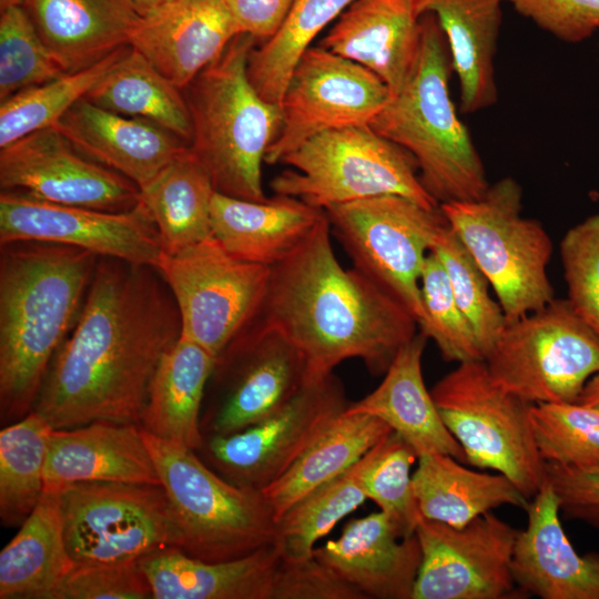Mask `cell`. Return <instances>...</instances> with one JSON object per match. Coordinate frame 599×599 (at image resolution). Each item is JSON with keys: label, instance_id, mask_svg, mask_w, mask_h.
Here are the masks:
<instances>
[{"label": "cell", "instance_id": "cell-29", "mask_svg": "<svg viewBox=\"0 0 599 599\" xmlns=\"http://www.w3.org/2000/svg\"><path fill=\"white\" fill-rule=\"evenodd\" d=\"M280 548L273 544L240 559L209 562L176 547L139 559L153 599H273Z\"/></svg>", "mask_w": 599, "mask_h": 599}, {"label": "cell", "instance_id": "cell-22", "mask_svg": "<svg viewBox=\"0 0 599 599\" xmlns=\"http://www.w3.org/2000/svg\"><path fill=\"white\" fill-rule=\"evenodd\" d=\"M313 556L365 598L412 599L422 564L416 535L405 536L383 511L349 520Z\"/></svg>", "mask_w": 599, "mask_h": 599}, {"label": "cell", "instance_id": "cell-27", "mask_svg": "<svg viewBox=\"0 0 599 599\" xmlns=\"http://www.w3.org/2000/svg\"><path fill=\"white\" fill-rule=\"evenodd\" d=\"M325 211L287 195L251 201L215 192L212 236L234 257L272 267L311 234Z\"/></svg>", "mask_w": 599, "mask_h": 599}, {"label": "cell", "instance_id": "cell-15", "mask_svg": "<svg viewBox=\"0 0 599 599\" xmlns=\"http://www.w3.org/2000/svg\"><path fill=\"white\" fill-rule=\"evenodd\" d=\"M347 405L343 383L332 373L305 384L257 424L204 438L195 453L231 484L262 490L284 475Z\"/></svg>", "mask_w": 599, "mask_h": 599}, {"label": "cell", "instance_id": "cell-36", "mask_svg": "<svg viewBox=\"0 0 599 599\" xmlns=\"http://www.w3.org/2000/svg\"><path fill=\"white\" fill-rule=\"evenodd\" d=\"M85 99L114 113L154 122L187 145L191 142V118L183 90L130 45Z\"/></svg>", "mask_w": 599, "mask_h": 599}, {"label": "cell", "instance_id": "cell-53", "mask_svg": "<svg viewBox=\"0 0 599 599\" xmlns=\"http://www.w3.org/2000/svg\"><path fill=\"white\" fill-rule=\"evenodd\" d=\"M136 4L140 7L143 13L148 12L149 10L158 7L165 0H134Z\"/></svg>", "mask_w": 599, "mask_h": 599}, {"label": "cell", "instance_id": "cell-18", "mask_svg": "<svg viewBox=\"0 0 599 599\" xmlns=\"http://www.w3.org/2000/svg\"><path fill=\"white\" fill-rule=\"evenodd\" d=\"M18 242L61 244L153 267L163 254L158 229L141 201L130 211L110 212L1 190L0 245Z\"/></svg>", "mask_w": 599, "mask_h": 599}, {"label": "cell", "instance_id": "cell-40", "mask_svg": "<svg viewBox=\"0 0 599 599\" xmlns=\"http://www.w3.org/2000/svg\"><path fill=\"white\" fill-rule=\"evenodd\" d=\"M123 47L85 69L63 73L22 90L0 105V149L38 130L52 126L113 68L126 52Z\"/></svg>", "mask_w": 599, "mask_h": 599}, {"label": "cell", "instance_id": "cell-12", "mask_svg": "<svg viewBox=\"0 0 599 599\" xmlns=\"http://www.w3.org/2000/svg\"><path fill=\"white\" fill-rule=\"evenodd\" d=\"M181 318V335L217 357L256 318L271 267L238 260L213 236L155 265Z\"/></svg>", "mask_w": 599, "mask_h": 599}, {"label": "cell", "instance_id": "cell-30", "mask_svg": "<svg viewBox=\"0 0 599 599\" xmlns=\"http://www.w3.org/2000/svg\"><path fill=\"white\" fill-rule=\"evenodd\" d=\"M502 0H414L418 17L434 14L445 35L460 110L475 113L498 100L495 57Z\"/></svg>", "mask_w": 599, "mask_h": 599}, {"label": "cell", "instance_id": "cell-50", "mask_svg": "<svg viewBox=\"0 0 599 599\" xmlns=\"http://www.w3.org/2000/svg\"><path fill=\"white\" fill-rule=\"evenodd\" d=\"M545 478L566 518L582 521L599 531V466L578 469L545 463Z\"/></svg>", "mask_w": 599, "mask_h": 599}, {"label": "cell", "instance_id": "cell-1", "mask_svg": "<svg viewBox=\"0 0 599 599\" xmlns=\"http://www.w3.org/2000/svg\"><path fill=\"white\" fill-rule=\"evenodd\" d=\"M180 336L177 306L155 267L100 257L33 410L53 429L139 425L150 382Z\"/></svg>", "mask_w": 599, "mask_h": 599}, {"label": "cell", "instance_id": "cell-8", "mask_svg": "<svg viewBox=\"0 0 599 599\" xmlns=\"http://www.w3.org/2000/svg\"><path fill=\"white\" fill-rule=\"evenodd\" d=\"M290 166L275 175V194L326 209L367 197L394 194L427 207L438 203L423 186L415 159L369 124L323 132L286 154Z\"/></svg>", "mask_w": 599, "mask_h": 599}, {"label": "cell", "instance_id": "cell-34", "mask_svg": "<svg viewBox=\"0 0 599 599\" xmlns=\"http://www.w3.org/2000/svg\"><path fill=\"white\" fill-rule=\"evenodd\" d=\"M392 432L376 416L344 410L284 475L261 490L275 518L319 485L348 470Z\"/></svg>", "mask_w": 599, "mask_h": 599}, {"label": "cell", "instance_id": "cell-28", "mask_svg": "<svg viewBox=\"0 0 599 599\" xmlns=\"http://www.w3.org/2000/svg\"><path fill=\"white\" fill-rule=\"evenodd\" d=\"M427 339L418 331L399 349L382 383L362 399L348 404L345 413L380 418L413 447L418 457L445 454L466 463L461 446L447 429L432 392L425 385L422 359Z\"/></svg>", "mask_w": 599, "mask_h": 599}, {"label": "cell", "instance_id": "cell-25", "mask_svg": "<svg viewBox=\"0 0 599 599\" xmlns=\"http://www.w3.org/2000/svg\"><path fill=\"white\" fill-rule=\"evenodd\" d=\"M43 475L44 490L55 491L91 481L162 485L141 427L103 420L53 429Z\"/></svg>", "mask_w": 599, "mask_h": 599}, {"label": "cell", "instance_id": "cell-35", "mask_svg": "<svg viewBox=\"0 0 599 599\" xmlns=\"http://www.w3.org/2000/svg\"><path fill=\"white\" fill-rule=\"evenodd\" d=\"M210 175L187 146L148 185L141 203L150 213L163 253L173 254L210 236L215 193Z\"/></svg>", "mask_w": 599, "mask_h": 599}, {"label": "cell", "instance_id": "cell-39", "mask_svg": "<svg viewBox=\"0 0 599 599\" xmlns=\"http://www.w3.org/2000/svg\"><path fill=\"white\" fill-rule=\"evenodd\" d=\"M364 457L339 476L319 485L276 518L282 557L300 561L313 556L315 542L367 499L361 474Z\"/></svg>", "mask_w": 599, "mask_h": 599}, {"label": "cell", "instance_id": "cell-32", "mask_svg": "<svg viewBox=\"0 0 599 599\" xmlns=\"http://www.w3.org/2000/svg\"><path fill=\"white\" fill-rule=\"evenodd\" d=\"M417 461L414 496L420 515L429 520L463 528L498 507L529 506L530 500L502 474L471 470L445 454L422 455Z\"/></svg>", "mask_w": 599, "mask_h": 599}, {"label": "cell", "instance_id": "cell-10", "mask_svg": "<svg viewBox=\"0 0 599 599\" xmlns=\"http://www.w3.org/2000/svg\"><path fill=\"white\" fill-rule=\"evenodd\" d=\"M325 213L354 267L403 305L419 328L425 260L448 226L440 207L386 194L334 205Z\"/></svg>", "mask_w": 599, "mask_h": 599}, {"label": "cell", "instance_id": "cell-2", "mask_svg": "<svg viewBox=\"0 0 599 599\" xmlns=\"http://www.w3.org/2000/svg\"><path fill=\"white\" fill-rule=\"evenodd\" d=\"M325 215L307 238L271 267L267 291L253 322L284 334L303 354L309 380L358 358L385 374L418 333L409 312L355 267L336 257Z\"/></svg>", "mask_w": 599, "mask_h": 599}, {"label": "cell", "instance_id": "cell-37", "mask_svg": "<svg viewBox=\"0 0 599 599\" xmlns=\"http://www.w3.org/2000/svg\"><path fill=\"white\" fill-rule=\"evenodd\" d=\"M354 0H294L274 35L254 47L247 75L268 102L280 104L288 79L302 54L325 27L337 20Z\"/></svg>", "mask_w": 599, "mask_h": 599}, {"label": "cell", "instance_id": "cell-44", "mask_svg": "<svg viewBox=\"0 0 599 599\" xmlns=\"http://www.w3.org/2000/svg\"><path fill=\"white\" fill-rule=\"evenodd\" d=\"M420 293L425 312L418 331L433 339L446 362L485 361L475 332L459 308L446 271L432 251L424 264Z\"/></svg>", "mask_w": 599, "mask_h": 599}, {"label": "cell", "instance_id": "cell-33", "mask_svg": "<svg viewBox=\"0 0 599 599\" xmlns=\"http://www.w3.org/2000/svg\"><path fill=\"white\" fill-rule=\"evenodd\" d=\"M73 567L64 541L60 494L44 490L0 552V598L51 599Z\"/></svg>", "mask_w": 599, "mask_h": 599}, {"label": "cell", "instance_id": "cell-6", "mask_svg": "<svg viewBox=\"0 0 599 599\" xmlns=\"http://www.w3.org/2000/svg\"><path fill=\"white\" fill-rule=\"evenodd\" d=\"M141 430L170 501L179 549L219 562L275 544L276 518L261 490L235 486L194 450Z\"/></svg>", "mask_w": 599, "mask_h": 599}, {"label": "cell", "instance_id": "cell-47", "mask_svg": "<svg viewBox=\"0 0 599 599\" xmlns=\"http://www.w3.org/2000/svg\"><path fill=\"white\" fill-rule=\"evenodd\" d=\"M51 599H153L139 560L74 565Z\"/></svg>", "mask_w": 599, "mask_h": 599}, {"label": "cell", "instance_id": "cell-20", "mask_svg": "<svg viewBox=\"0 0 599 599\" xmlns=\"http://www.w3.org/2000/svg\"><path fill=\"white\" fill-rule=\"evenodd\" d=\"M240 33L224 0H165L142 14L129 45L183 90Z\"/></svg>", "mask_w": 599, "mask_h": 599}, {"label": "cell", "instance_id": "cell-4", "mask_svg": "<svg viewBox=\"0 0 599 599\" xmlns=\"http://www.w3.org/2000/svg\"><path fill=\"white\" fill-rule=\"evenodd\" d=\"M420 20L417 64L369 125L415 159L420 182L438 205L477 200L490 183L449 93L453 69L447 42L434 14Z\"/></svg>", "mask_w": 599, "mask_h": 599}, {"label": "cell", "instance_id": "cell-52", "mask_svg": "<svg viewBox=\"0 0 599 599\" xmlns=\"http://www.w3.org/2000/svg\"><path fill=\"white\" fill-rule=\"evenodd\" d=\"M577 403L599 409V374L593 375L587 382Z\"/></svg>", "mask_w": 599, "mask_h": 599}, {"label": "cell", "instance_id": "cell-14", "mask_svg": "<svg viewBox=\"0 0 599 599\" xmlns=\"http://www.w3.org/2000/svg\"><path fill=\"white\" fill-rule=\"evenodd\" d=\"M308 382L301 351L280 331L253 322L216 357L201 412L203 439L257 424Z\"/></svg>", "mask_w": 599, "mask_h": 599}, {"label": "cell", "instance_id": "cell-7", "mask_svg": "<svg viewBox=\"0 0 599 599\" xmlns=\"http://www.w3.org/2000/svg\"><path fill=\"white\" fill-rule=\"evenodd\" d=\"M439 207L489 281L507 322L555 298L548 276L551 237L541 222L522 215V189L514 177L490 183L477 200Z\"/></svg>", "mask_w": 599, "mask_h": 599}, {"label": "cell", "instance_id": "cell-19", "mask_svg": "<svg viewBox=\"0 0 599 599\" xmlns=\"http://www.w3.org/2000/svg\"><path fill=\"white\" fill-rule=\"evenodd\" d=\"M0 186L52 203L110 212L140 204L139 186L78 152L54 126L0 149Z\"/></svg>", "mask_w": 599, "mask_h": 599}, {"label": "cell", "instance_id": "cell-23", "mask_svg": "<svg viewBox=\"0 0 599 599\" xmlns=\"http://www.w3.org/2000/svg\"><path fill=\"white\" fill-rule=\"evenodd\" d=\"M52 126L85 158L148 185L189 145L163 126L105 110L85 98Z\"/></svg>", "mask_w": 599, "mask_h": 599}, {"label": "cell", "instance_id": "cell-51", "mask_svg": "<svg viewBox=\"0 0 599 599\" xmlns=\"http://www.w3.org/2000/svg\"><path fill=\"white\" fill-rule=\"evenodd\" d=\"M241 33L265 41L276 33L294 0H224Z\"/></svg>", "mask_w": 599, "mask_h": 599}, {"label": "cell", "instance_id": "cell-54", "mask_svg": "<svg viewBox=\"0 0 599 599\" xmlns=\"http://www.w3.org/2000/svg\"><path fill=\"white\" fill-rule=\"evenodd\" d=\"M23 0H0V11L14 7V6H22Z\"/></svg>", "mask_w": 599, "mask_h": 599}, {"label": "cell", "instance_id": "cell-17", "mask_svg": "<svg viewBox=\"0 0 599 599\" xmlns=\"http://www.w3.org/2000/svg\"><path fill=\"white\" fill-rule=\"evenodd\" d=\"M519 530L488 511L463 528L418 519L422 564L412 599H506L521 593L511 559Z\"/></svg>", "mask_w": 599, "mask_h": 599}, {"label": "cell", "instance_id": "cell-13", "mask_svg": "<svg viewBox=\"0 0 599 599\" xmlns=\"http://www.w3.org/2000/svg\"><path fill=\"white\" fill-rule=\"evenodd\" d=\"M59 494L64 541L74 565L139 560L179 547L162 485L78 483Z\"/></svg>", "mask_w": 599, "mask_h": 599}, {"label": "cell", "instance_id": "cell-3", "mask_svg": "<svg viewBox=\"0 0 599 599\" xmlns=\"http://www.w3.org/2000/svg\"><path fill=\"white\" fill-rule=\"evenodd\" d=\"M99 256L78 247L18 242L1 246L0 419L35 405L50 364L75 325Z\"/></svg>", "mask_w": 599, "mask_h": 599}, {"label": "cell", "instance_id": "cell-5", "mask_svg": "<svg viewBox=\"0 0 599 599\" xmlns=\"http://www.w3.org/2000/svg\"><path fill=\"white\" fill-rule=\"evenodd\" d=\"M256 40L236 35L224 52L184 89L192 138L190 150L216 192L237 199H267L262 183L265 155L278 134L282 111L252 85L247 59Z\"/></svg>", "mask_w": 599, "mask_h": 599}, {"label": "cell", "instance_id": "cell-43", "mask_svg": "<svg viewBox=\"0 0 599 599\" xmlns=\"http://www.w3.org/2000/svg\"><path fill=\"white\" fill-rule=\"evenodd\" d=\"M418 458L413 447L392 432L364 456L361 483L368 499L390 516L405 536L415 534L422 517L413 490L410 468Z\"/></svg>", "mask_w": 599, "mask_h": 599}, {"label": "cell", "instance_id": "cell-21", "mask_svg": "<svg viewBox=\"0 0 599 599\" xmlns=\"http://www.w3.org/2000/svg\"><path fill=\"white\" fill-rule=\"evenodd\" d=\"M511 573L517 589L541 599H599V554L579 555L560 521L559 501L544 479L526 509Z\"/></svg>", "mask_w": 599, "mask_h": 599}, {"label": "cell", "instance_id": "cell-9", "mask_svg": "<svg viewBox=\"0 0 599 599\" xmlns=\"http://www.w3.org/2000/svg\"><path fill=\"white\" fill-rule=\"evenodd\" d=\"M466 463L505 475L531 499L545 479L530 420V403L501 388L485 361L459 363L430 389Z\"/></svg>", "mask_w": 599, "mask_h": 599}, {"label": "cell", "instance_id": "cell-42", "mask_svg": "<svg viewBox=\"0 0 599 599\" xmlns=\"http://www.w3.org/2000/svg\"><path fill=\"white\" fill-rule=\"evenodd\" d=\"M443 264L454 297L471 325L486 359L507 325L490 283L449 225L432 250Z\"/></svg>", "mask_w": 599, "mask_h": 599}, {"label": "cell", "instance_id": "cell-24", "mask_svg": "<svg viewBox=\"0 0 599 599\" xmlns=\"http://www.w3.org/2000/svg\"><path fill=\"white\" fill-rule=\"evenodd\" d=\"M319 45L366 68L395 95L417 64L422 20L414 0H354Z\"/></svg>", "mask_w": 599, "mask_h": 599}, {"label": "cell", "instance_id": "cell-11", "mask_svg": "<svg viewBox=\"0 0 599 599\" xmlns=\"http://www.w3.org/2000/svg\"><path fill=\"white\" fill-rule=\"evenodd\" d=\"M485 363L494 380L530 404L577 402L599 374V336L567 298L507 322Z\"/></svg>", "mask_w": 599, "mask_h": 599}, {"label": "cell", "instance_id": "cell-38", "mask_svg": "<svg viewBox=\"0 0 599 599\" xmlns=\"http://www.w3.org/2000/svg\"><path fill=\"white\" fill-rule=\"evenodd\" d=\"M53 428L37 412L0 432V518L19 527L44 493V464Z\"/></svg>", "mask_w": 599, "mask_h": 599}, {"label": "cell", "instance_id": "cell-26", "mask_svg": "<svg viewBox=\"0 0 599 599\" xmlns=\"http://www.w3.org/2000/svg\"><path fill=\"white\" fill-rule=\"evenodd\" d=\"M22 7L65 73L129 45L143 14L134 0H23Z\"/></svg>", "mask_w": 599, "mask_h": 599}, {"label": "cell", "instance_id": "cell-45", "mask_svg": "<svg viewBox=\"0 0 599 599\" xmlns=\"http://www.w3.org/2000/svg\"><path fill=\"white\" fill-rule=\"evenodd\" d=\"M65 73L50 53L22 6L0 16V101Z\"/></svg>", "mask_w": 599, "mask_h": 599}, {"label": "cell", "instance_id": "cell-31", "mask_svg": "<svg viewBox=\"0 0 599 599\" xmlns=\"http://www.w3.org/2000/svg\"><path fill=\"white\" fill-rule=\"evenodd\" d=\"M216 362L183 335L163 355L150 382L139 426L155 437L197 450L207 383Z\"/></svg>", "mask_w": 599, "mask_h": 599}, {"label": "cell", "instance_id": "cell-41", "mask_svg": "<svg viewBox=\"0 0 599 599\" xmlns=\"http://www.w3.org/2000/svg\"><path fill=\"white\" fill-rule=\"evenodd\" d=\"M531 428L544 463L587 469L599 466V409L577 402L532 404Z\"/></svg>", "mask_w": 599, "mask_h": 599}, {"label": "cell", "instance_id": "cell-16", "mask_svg": "<svg viewBox=\"0 0 599 599\" xmlns=\"http://www.w3.org/2000/svg\"><path fill=\"white\" fill-rule=\"evenodd\" d=\"M390 98L387 85L366 68L318 45L293 69L282 100V122L265 155L282 159L323 132L369 124Z\"/></svg>", "mask_w": 599, "mask_h": 599}, {"label": "cell", "instance_id": "cell-48", "mask_svg": "<svg viewBox=\"0 0 599 599\" xmlns=\"http://www.w3.org/2000/svg\"><path fill=\"white\" fill-rule=\"evenodd\" d=\"M555 38L582 42L599 31V0H502Z\"/></svg>", "mask_w": 599, "mask_h": 599}, {"label": "cell", "instance_id": "cell-46", "mask_svg": "<svg viewBox=\"0 0 599 599\" xmlns=\"http://www.w3.org/2000/svg\"><path fill=\"white\" fill-rule=\"evenodd\" d=\"M560 257L567 301L599 336V213L565 233Z\"/></svg>", "mask_w": 599, "mask_h": 599}, {"label": "cell", "instance_id": "cell-49", "mask_svg": "<svg viewBox=\"0 0 599 599\" xmlns=\"http://www.w3.org/2000/svg\"><path fill=\"white\" fill-rule=\"evenodd\" d=\"M273 599H366L314 556L290 561L282 557Z\"/></svg>", "mask_w": 599, "mask_h": 599}]
</instances>
